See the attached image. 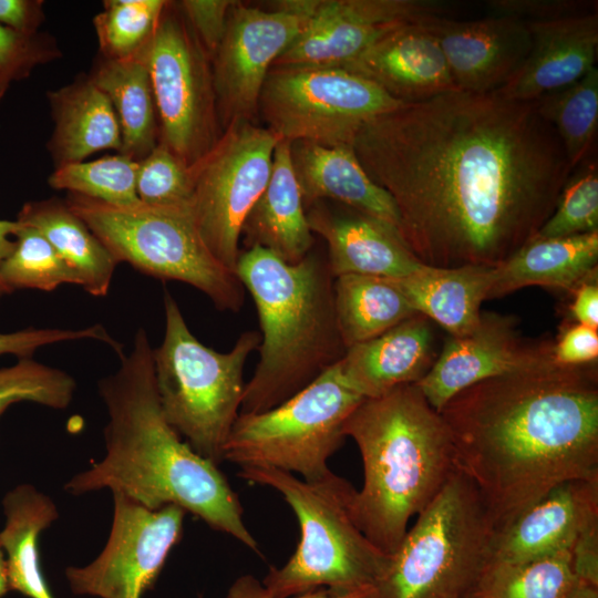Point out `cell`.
Segmentation results:
<instances>
[{
  "label": "cell",
  "mask_w": 598,
  "mask_h": 598,
  "mask_svg": "<svg viewBox=\"0 0 598 598\" xmlns=\"http://www.w3.org/2000/svg\"><path fill=\"white\" fill-rule=\"evenodd\" d=\"M363 400L337 363L279 405L239 413L224 446V461L318 480L330 471L328 460L346 439L343 425Z\"/></svg>",
  "instance_id": "cell-10"
},
{
  "label": "cell",
  "mask_w": 598,
  "mask_h": 598,
  "mask_svg": "<svg viewBox=\"0 0 598 598\" xmlns=\"http://www.w3.org/2000/svg\"><path fill=\"white\" fill-rule=\"evenodd\" d=\"M553 340L524 338L516 318L482 312L477 326L448 337L429 372L415 383L437 412L462 390L481 381L555 364Z\"/></svg>",
  "instance_id": "cell-16"
},
{
  "label": "cell",
  "mask_w": 598,
  "mask_h": 598,
  "mask_svg": "<svg viewBox=\"0 0 598 598\" xmlns=\"http://www.w3.org/2000/svg\"><path fill=\"white\" fill-rule=\"evenodd\" d=\"M18 224L14 247L0 268L1 278L11 292L17 289L52 291L63 283L81 285L78 274L37 229Z\"/></svg>",
  "instance_id": "cell-37"
},
{
  "label": "cell",
  "mask_w": 598,
  "mask_h": 598,
  "mask_svg": "<svg viewBox=\"0 0 598 598\" xmlns=\"http://www.w3.org/2000/svg\"><path fill=\"white\" fill-rule=\"evenodd\" d=\"M234 2L230 0H183L177 2L210 59L221 42Z\"/></svg>",
  "instance_id": "cell-44"
},
{
  "label": "cell",
  "mask_w": 598,
  "mask_h": 598,
  "mask_svg": "<svg viewBox=\"0 0 598 598\" xmlns=\"http://www.w3.org/2000/svg\"><path fill=\"white\" fill-rule=\"evenodd\" d=\"M569 175L557 205L535 238H558L598 231V169L596 162L580 164Z\"/></svg>",
  "instance_id": "cell-39"
},
{
  "label": "cell",
  "mask_w": 598,
  "mask_h": 598,
  "mask_svg": "<svg viewBox=\"0 0 598 598\" xmlns=\"http://www.w3.org/2000/svg\"><path fill=\"white\" fill-rule=\"evenodd\" d=\"M136 193L146 206L189 207L193 193L190 167L158 142L138 161Z\"/></svg>",
  "instance_id": "cell-40"
},
{
  "label": "cell",
  "mask_w": 598,
  "mask_h": 598,
  "mask_svg": "<svg viewBox=\"0 0 598 598\" xmlns=\"http://www.w3.org/2000/svg\"><path fill=\"white\" fill-rule=\"evenodd\" d=\"M114 517L106 546L84 567L65 571L72 591L100 598H141L155 582L183 533L185 511L150 509L113 493Z\"/></svg>",
  "instance_id": "cell-14"
},
{
  "label": "cell",
  "mask_w": 598,
  "mask_h": 598,
  "mask_svg": "<svg viewBox=\"0 0 598 598\" xmlns=\"http://www.w3.org/2000/svg\"><path fill=\"white\" fill-rule=\"evenodd\" d=\"M551 357L560 367H578L597 363L598 329L573 322L563 328L553 340Z\"/></svg>",
  "instance_id": "cell-45"
},
{
  "label": "cell",
  "mask_w": 598,
  "mask_h": 598,
  "mask_svg": "<svg viewBox=\"0 0 598 598\" xmlns=\"http://www.w3.org/2000/svg\"><path fill=\"white\" fill-rule=\"evenodd\" d=\"M75 381L66 372L20 358L0 368V415L17 402H34L53 409L66 408L74 394Z\"/></svg>",
  "instance_id": "cell-38"
},
{
  "label": "cell",
  "mask_w": 598,
  "mask_h": 598,
  "mask_svg": "<svg viewBox=\"0 0 598 598\" xmlns=\"http://www.w3.org/2000/svg\"><path fill=\"white\" fill-rule=\"evenodd\" d=\"M236 275L256 305L259 361L245 384L241 414L285 402L336 365L347 348L334 309L327 257L310 251L297 264L251 247L240 251Z\"/></svg>",
  "instance_id": "cell-5"
},
{
  "label": "cell",
  "mask_w": 598,
  "mask_h": 598,
  "mask_svg": "<svg viewBox=\"0 0 598 598\" xmlns=\"http://www.w3.org/2000/svg\"><path fill=\"white\" fill-rule=\"evenodd\" d=\"M594 516H598V478L563 483L497 530L488 565L527 563L571 550Z\"/></svg>",
  "instance_id": "cell-20"
},
{
  "label": "cell",
  "mask_w": 598,
  "mask_h": 598,
  "mask_svg": "<svg viewBox=\"0 0 598 598\" xmlns=\"http://www.w3.org/2000/svg\"><path fill=\"white\" fill-rule=\"evenodd\" d=\"M99 383L109 421L106 454L65 488L74 494L110 488L150 508L176 505L213 529L257 550L243 507L218 465L196 453L167 422L156 390L153 348L140 328L128 354Z\"/></svg>",
  "instance_id": "cell-3"
},
{
  "label": "cell",
  "mask_w": 598,
  "mask_h": 598,
  "mask_svg": "<svg viewBox=\"0 0 598 598\" xmlns=\"http://www.w3.org/2000/svg\"><path fill=\"white\" fill-rule=\"evenodd\" d=\"M167 0H106L93 19L101 56H137L150 43Z\"/></svg>",
  "instance_id": "cell-36"
},
{
  "label": "cell",
  "mask_w": 598,
  "mask_h": 598,
  "mask_svg": "<svg viewBox=\"0 0 598 598\" xmlns=\"http://www.w3.org/2000/svg\"><path fill=\"white\" fill-rule=\"evenodd\" d=\"M495 17L523 22H545L597 12V1L587 0H488Z\"/></svg>",
  "instance_id": "cell-43"
},
{
  "label": "cell",
  "mask_w": 598,
  "mask_h": 598,
  "mask_svg": "<svg viewBox=\"0 0 598 598\" xmlns=\"http://www.w3.org/2000/svg\"><path fill=\"white\" fill-rule=\"evenodd\" d=\"M61 55L52 35L40 31L20 33L0 24V103L13 83Z\"/></svg>",
  "instance_id": "cell-41"
},
{
  "label": "cell",
  "mask_w": 598,
  "mask_h": 598,
  "mask_svg": "<svg viewBox=\"0 0 598 598\" xmlns=\"http://www.w3.org/2000/svg\"><path fill=\"white\" fill-rule=\"evenodd\" d=\"M65 203L117 264L193 286L219 310L236 312L243 306V283L210 252L189 207H116L75 194Z\"/></svg>",
  "instance_id": "cell-9"
},
{
  "label": "cell",
  "mask_w": 598,
  "mask_h": 598,
  "mask_svg": "<svg viewBox=\"0 0 598 598\" xmlns=\"http://www.w3.org/2000/svg\"><path fill=\"white\" fill-rule=\"evenodd\" d=\"M352 150L425 266L495 268L533 240L571 174L533 102L451 91L367 122Z\"/></svg>",
  "instance_id": "cell-1"
},
{
  "label": "cell",
  "mask_w": 598,
  "mask_h": 598,
  "mask_svg": "<svg viewBox=\"0 0 598 598\" xmlns=\"http://www.w3.org/2000/svg\"><path fill=\"white\" fill-rule=\"evenodd\" d=\"M526 24L530 51L517 73L496 91L502 96L532 102L577 82L595 68L597 12Z\"/></svg>",
  "instance_id": "cell-22"
},
{
  "label": "cell",
  "mask_w": 598,
  "mask_h": 598,
  "mask_svg": "<svg viewBox=\"0 0 598 598\" xmlns=\"http://www.w3.org/2000/svg\"><path fill=\"white\" fill-rule=\"evenodd\" d=\"M141 54L151 78L158 142L190 167L212 150L223 131L210 58L177 2H167Z\"/></svg>",
  "instance_id": "cell-12"
},
{
  "label": "cell",
  "mask_w": 598,
  "mask_h": 598,
  "mask_svg": "<svg viewBox=\"0 0 598 598\" xmlns=\"http://www.w3.org/2000/svg\"><path fill=\"white\" fill-rule=\"evenodd\" d=\"M307 22L286 11L234 2L210 59L221 131L234 122L252 121L268 72Z\"/></svg>",
  "instance_id": "cell-15"
},
{
  "label": "cell",
  "mask_w": 598,
  "mask_h": 598,
  "mask_svg": "<svg viewBox=\"0 0 598 598\" xmlns=\"http://www.w3.org/2000/svg\"><path fill=\"white\" fill-rule=\"evenodd\" d=\"M17 220L37 229L53 246L78 274L85 291L95 297L107 295L117 262L65 200L27 202Z\"/></svg>",
  "instance_id": "cell-29"
},
{
  "label": "cell",
  "mask_w": 598,
  "mask_h": 598,
  "mask_svg": "<svg viewBox=\"0 0 598 598\" xmlns=\"http://www.w3.org/2000/svg\"><path fill=\"white\" fill-rule=\"evenodd\" d=\"M238 475L282 495L300 527L292 556L271 567L262 585L271 598H290L316 589L348 592L377 585L389 555L359 528L352 512L355 488L331 470L306 481L267 466H243Z\"/></svg>",
  "instance_id": "cell-6"
},
{
  "label": "cell",
  "mask_w": 598,
  "mask_h": 598,
  "mask_svg": "<svg viewBox=\"0 0 598 598\" xmlns=\"http://www.w3.org/2000/svg\"><path fill=\"white\" fill-rule=\"evenodd\" d=\"M42 0H0V24L20 33H37L44 21Z\"/></svg>",
  "instance_id": "cell-47"
},
{
  "label": "cell",
  "mask_w": 598,
  "mask_h": 598,
  "mask_svg": "<svg viewBox=\"0 0 598 598\" xmlns=\"http://www.w3.org/2000/svg\"><path fill=\"white\" fill-rule=\"evenodd\" d=\"M565 598H598V587L577 580Z\"/></svg>",
  "instance_id": "cell-50"
},
{
  "label": "cell",
  "mask_w": 598,
  "mask_h": 598,
  "mask_svg": "<svg viewBox=\"0 0 598 598\" xmlns=\"http://www.w3.org/2000/svg\"><path fill=\"white\" fill-rule=\"evenodd\" d=\"M358 445L363 485L352 501L354 519L381 551L392 554L455 472L450 431L416 384L364 399L343 425Z\"/></svg>",
  "instance_id": "cell-4"
},
{
  "label": "cell",
  "mask_w": 598,
  "mask_h": 598,
  "mask_svg": "<svg viewBox=\"0 0 598 598\" xmlns=\"http://www.w3.org/2000/svg\"><path fill=\"white\" fill-rule=\"evenodd\" d=\"M165 331L153 349L161 409L167 422L200 456L219 465L245 390L244 367L260 343L245 331L228 352L203 344L189 330L174 299L164 292Z\"/></svg>",
  "instance_id": "cell-8"
},
{
  "label": "cell",
  "mask_w": 598,
  "mask_h": 598,
  "mask_svg": "<svg viewBox=\"0 0 598 598\" xmlns=\"http://www.w3.org/2000/svg\"><path fill=\"white\" fill-rule=\"evenodd\" d=\"M19 227L18 221L0 219V268L3 260L8 257L14 247V235ZM11 293L10 289L3 282L0 274V302L2 298Z\"/></svg>",
  "instance_id": "cell-49"
},
{
  "label": "cell",
  "mask_w": 598,
  "mask_h": 598,
  "mask_svg": "<svg viewBox=\"0 0 598 598\" xmlns=\"http://www.w3.org/2000/svg\"><path fill=\"white\" fill-rule=\"evenodd\" d=\"M495 268L424 266L419 271L392 279L412 308L439 324L451 337L471 332L481 319V306L488 299Z\"/></svg>",
  "instance_id": "cell-28"
},
{
  "label": "cell",
  "mask_w": 598,
  "mask_h": 598,
  "mask_svg": "<svg viewBox=\"0 0 598 598\" xmlns=\"http://www.w3.org/2000/svg\"><path fill=\"white\" fill-rule=\"evenodd\" d=\"M225 598H271L261 581L251 575L238 577L228 588ZM290 598H377L374 586L348 592H333L326 588L316 589Z\"/></svg>",
  "instance_id": "cell-46"
},
{
  "label": "cell",
  "mask_w": 598,
  "mask_h": 598,
  "mask_svg": "<svg viewBox=\"0 0 598 598\" xmlns=\"http://www.w3.org/2000/svg\"><path fill=\"white\" fill-rule=\"evenodd\" d=\"M138 161L124 154L55 167L48 184L116 207L140 206L136 193Z\"/></svg>",
  "instance_id": "cell-35"
},
{
  "label": "cell",
  "mask_w": 598,
  "mask_h": 598,
  "mask_svg": "<svg viewBox=\"0 0 598 598\" xmlns=\"http://www.w3.org/2000/svg\"><path fill=\"white\" fill-rule=\"evenodd\" d=\"M405 104L374 82L332 65H274L258 112L280 141L351 146L370 120Z\"/></svg>",
  "instance_id": "cell-11"
},
{
  "label": "cell",
  "mask_w": 598,
  "mask_h": 598,
  "mask_svg": "<svg viewBox=\"0 0 598 598\" xmlns=\"http://www.w3.org/2000/svg\"><path fill=\"white\" fill-rule=\"evenodd\" d=\"M306 212L311 231L327 244L333 277L354 274L399 279L425 266L398 229L383 220L346 206L332 209L324 202L310 205Z\"/></svg>",
  "instance_id": "cell-19"
},
{
  "label": "cell",
  "mask_w": 598,
  "mask_h": 598,
  "mask_svg": "<svg viewBox=\"0 0 598 598\" xmlns=\"http://www.w3.org/2000/svg\"><path fill=\"white\" fill-rule=\"evenodd\" d=\"M333 296L338 328L347 349L417 313L390 278L341 275L334 277Z\"/></svg>",
  "instance_id": "cell-32"
},
{
  "label": "cell",
  "mask_w": 598,
  "mask_h": 598,
  "mask_svg": "<svg viewBox=\"0 0 598 598\" xmlns=\"http://www.w3.org/2000/svg\"><path fill=\"white\" fill-rule=\"evenodd\" d=\"M340 68L404 103L457 90L436 39L419 19L393 28Z\"/></svg>",
  "instance_id": "cell-21"
},
{
  "label": "cell",
  "mask_w": 598,
  "mask_h": 598,
  "mask_svg": "<svg viewBox=\"0 0 598 598\" xmlns=\"http://www.w3.org/2000/svg\"><path fill=\"white\" fill-rule=\"evenodd\" d=\"M577 581L565 550L520 564L487 565L468 598H565Z\"/></svg>",
  "instance_id": "cell-34"
},
{
  "label": "cell",
  "mask_w": 598,
  "mask_h": 598,
  "mask_svg": "<svg viewBox=\"0 0 598 598\" xmlns=\"http://www.w3.org/2000/svg\"><path fill=\"white\" fill-rule=\"evenodd\" d=\"M496 533L480 493L455 470L389 555L377 598H468Z\"/></svg>",
  "instance_id": "cell-7"
},
{
  "label": "cell",
  "mask_w": 598,
  "mask_h": 598,
  "mask_svg": "<svg viewBox=\"0 0 598 598\" xmlns=\"http://www.w3.org/2000/svg\"><path fill=\"white\" fill-rule=\"evenodd\" d=\"M10 590L7 560L0 544V598Z\"/></svg>",
  "instance_id": "cell-51"
},
{
  "label": "cell",
  "mask_w": 598,
  "mask_h": 598,
  "mask_svg": "<svg viewBox=\"0 0 598 598\" xmlns=\"http://www.w3.org/2000/svg\"><path fill=\"white\" fill-rule=\"evenodd\" d=\"M433 324L415 313L380 336L348 348L338 362L342 377L364 399L417 383L439 354Z\"/></svg>",
  "instance_id": "cell-23"
},
{
  "label": "cell",
  "mask_w": 598,
  "mask_h": 598,
  "mask_svg": "<svg viewBox=\"0 0 598 598\" xmlns=\"http://www.w3.org/2000/svg\"><path fill=\"white\" fill-rule=\"evenodd\" d=\"M455 467L497 530L554 487L598 478V368L547 367L491 378L440 411Z\"/></svg>",
  "instance_id": "cell-2"
},
{
  "label": "cell",
  "mask_w": 598,
  "mask_h": 598,
  "mask_svg": "<svg viewBox=\"0 0 598 598\" xmlns=\"http://www.w3.org/2000/svg\"><path fill=\"white\" fill-rule=\"evenodd\" d=\"M419 20L436 39L460 91H497L517 73L532 48L526 22L513 18L463 21L429 14Z\"/></svg>",
  "instance_id": "cell-18"
},
{
  "label": "cell",
  "mask_w": 598,
  "mask_h": 598,
  "mask_svg": "<svg viewBox=\"0 0 598 598\" xmlns=\"http://www.w3.org/2000/svg\"><path fill=\"white\" fill-rule=\"evenodd\" d=\"M116 114L124 154L144 158L158 143L159 125L147 65L142 56L97 58L89 73Z\"/></svg>",
  "instance_id": "cell-30"
},
{
  "label": "cell",
  "mask_w": 598,
  "mask_h": 598,
  "mask_svg": "<svg viewBox=\"0 0 598 598\" xmlns=\"http://www.w3.org/2000/svg\"><path fill=\"white\" fill-rule=\"evenodd\" d=\"M290 156L306 208L329 199L398 229L391 196L371 179L351 146L296 141L290 143Z\"/></svg>",
  "instance_id": "cell-24"
},
{
  "label": "cell",
  "mask_w": 598,
  "mask_h": 598,
  "mask_svg": "<svg viewBox=\"0 0 598 598\" xmlns=\"http://www.w3.org/2000/svg\"><path fill=\"white\" fill-rule=\"evenodd\" d=\"M598 231L558 238H534L495 267L488 299L528 286L573 293L597 274Z\"/></svg>",
  "instance_id": "cell-27"
},
{
  "label": "cell",
  "mask_w": 598,
  "mask_h": 598,
  "mask_svg": "<svg viewBox=\"0 0 598 598\" xmlns=\"http://www.w3.org/2000/svg\"><path fill=\"white\" fill-rule=\"evenodd\" d=\"M3 509L0 544L7 554L10 589L29 598H53L41 570L38 539L59 516L54 503L33 486L20 485L6 495Z\"/></svg>",
  "instance_id": "cell-31"
},
{
  "label": "cell",
  "mask_w": 598,
  "mask_h": 598,
  "mask_svg": "<svg viewBox=\"0 0 598 598\" xmlns=\"http://www.w3.org/2000/svg\"><path fill=\"white\" fill-rule=\"evenodd\" d=\"M241 237L247 248H265L288 264L299 262L312 250L313 233L287 141L275 148L268 184L249 212Z\"/></svg>",
  "instance_id": "cell-25"
},
{
  "label": "cell",
  "mask_w": 598,
  "mask_h": 598,
  "mask_svg": "<svg viewBox=\"0 0 598 598\" xmlns=\"http://www.w3.org/2000/svg\"><path fill=\"white\" fill-rule=\"evenodd\" d=\"M532 102L556 132L571 171L585 163L598 128V69Z\"/></svg>",
  "instance_id": "cell-33"
},
{
  "label": "cell",
  "mask_w": 598,
  "mask_h": 598,
  "mask_svg": "<svg viewBox=\"0 0 598 598\" xmlns=\"http://www.w3.org/2000/svg\"><path fill=\"white\" fill-rule=\"evenodd\" d=\"M569 305L573 322L598 329V278L594 274L574 291Z\"/></svg>",
  "instance_id": "cell-48"
},
{
  "label": "cell",
  "mask_w": 598,
  "mask_h": 598,
  "mask_svg": "<svg viewBox=\"0 0 598 598\" xmlns=\"http://www.w3.org/2000/svg\"><path fill=\"white\" fill-rule=\"evenodd\" d=\"M279 137L252 121L229 124L190 166L189 212L210 252L236 272L244 223L264 193Z\"/></svg>",
  "instance_id": "cell-13"
},
{
  "label": "cell",
  "mask_w": 598,
  "mask_h": 598,
  "mask_svg": "<svg viewBox=\"0 0 598 598\" xmlns=\"http://www.w3.org/2000/svg\"><path fill=\"white\" fill-rule=\"evenodd\" d=\"M445 7L426 0H318L302 31L274 65L342 66L399 24L444 14Z\"/></svg>",
  "instance_id": "cell-17"
},
{
  "label": "cell",
  "mask_w": 598,
  "mask_h": 598,
  "mask_svg": "<svg viewBox=\"0 0 598 598\" xmlns=\"http://www.w3.org/2000/svg\"><path fill=\"white\" fill-rule=\"evenodd\" d=\"M54 123L47 148L54 167L83 162L90 155L122 148L116 114L89 74L47 92Z\"/></svg>",
  "instance_id": "cell-26"
},
{
  "label": "cell",
  "mask_w": 598,
  "mask_h": 598,
  "mask_svg": "<svg viewBox=\"0 0 598 598\" xmlns=\"http://www.w3.org/2000/svg\"><path fill=\"white\" fill-rule=\"evenodd\" d=\"M97 340L117 347L116 342L101 324L82 329L27 328L12 332H0V355L13 354L20 358H31L34 351L48 344L74 340Z\"/></svg>",
  "instance_id": "cell-42"
}]
</instances>
